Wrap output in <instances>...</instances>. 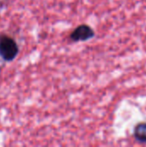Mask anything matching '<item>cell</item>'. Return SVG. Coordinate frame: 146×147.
Listing matches in <instances>:
<instances>
[{"instance_id":"obj_4","label":"cell","mask_w":146,"mask_h":147,"mask_svg":"<svg viewBox=\"0 0 146 147\" xmlns=\"http://www.w3.org/2000/svg\"><path fill=\"white\" fill-rule=\"evenodd\" d=\"M2 6H3V3H0V10H1V9H2Z\"/></svg>"},{"instance_id":"obj_1","label":"cell","mask_w":146,"mask_h":147,"mask_svg":"<svg viewBox=\"0 0 146 147\" xmlns=\"http://www.w3.org/2000/svg\"><path fill=\"white\" fill-rule=\"evenodd\" d=\"M19 53L15 40L9 35L0 34V57L7 62L14 60Z\"/></svg>"},{"instance_id":"obj_3","label":"cell","mask_w":146,"mask_h":147,"mask_svg":"<svg viewBox=\"0 0 146 147\" xmlns=\"http://www.w3.org/2000/svg\"><path fill=\"white\" fill-rule=\"evenodd\" d=\"M133 136L138 142L146 144V122H141L135 126Z\"/></svg>"},{"instance_id":"obj_2","label":"cell","mask_w":146,"mask_h":147,"mask_svg":"<svg viewBox=\"0 0 146 147\" xmlns=\"http://www.w3.org/2000/svg\"><path fill=\"white\" fill-rule=\"evenodd\" d=\"M95 34V31L90 26L87 24H82L72 31V33L70 34V39L74 42L86 41L92 39Z\"/></svg>"}]
</instances>
